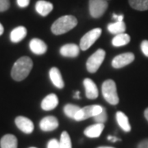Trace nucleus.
<instances>
[{"mask_svg":"<svg viewBox=\"0 0 148 148\" xmlns=\"http://www.w3.org/2000/svg\"><path fill=\"white\" fill-rule=\"evenodd\" d=\"M141 49L143 54L148 57V40H143L141 43Z\"/></svg>","mask_w":148,"mask_h":148,"instance_id":"obj_29","label":"nucleus"},{"mask_svg":"<svg viewBox=\"0 0 148 148\" xmlns=\"http://www.w3.org/2000/svg\"><path fill=\"white\" fill-rule=\"evenodd\" d=\"M102 94L108 103L113 106H116L119 102V98L117 93V87L115 82L113 80L105 81L102 84Z\"/></svg>","mask_w":148,"mask_h":148,"instance_id":"obj_3","label":"nucleus"},{"mask_svg":"<svg viewBox=\"0 0 148 148\" xmlns=\"http://www.w3.org/2000/svg\"><path fill=\"white\" fill-rule=\"evenodd\" d=\"M118 16H119V15H116L115 13H114V14H113V17H114L115 20H117V19H118Z\"/></svg>","mask_w":148,"mask_h":148,"instance_id":"obj_36","label":"nucleus"},{"mask_svg":"<svg viewBox=\"0 0 148 148\" xmlns=\"http://www.w3.org/2000/svg\"><path fill=\"white\" fill-rule=\"evenodd\" d=\"M58 120L54 116H46L40 122V127L44 132H51L58 127Z\"/></svg>","mask_w":148,"mask_h":148,"instance_id":"obj_10","label":"nucleus"},{"mask_svg":"<svg viewBox=\"0 0 148 148\" xmlns=\"http://www.w3.org/2000/svg\"><path fill=\"white\" fill-rule=\"evenodd\" d=\"M103 109H104V107L99 106V105H92V106H88L83 107V108H81L74 117V120L82 121V120L87 119L91 117L93 118V117L98 115L99 114H101Z\"/></svg>","mask_w":148,"mask_h":148,"instance_id":"obj_4","label":"nucleus"},{"mask_svg":"<svg viewBox=\"0 0 148 148\" xmlns=\"http://www.w3.org/2000/svg\"><path fill=\"white\" fill-rule=\"evenodd\" d=\"M77 25V20L74 16L66 15L59 17L51 27V31L54 35H62L67 33Z\"/></svg>","mask_w":148,"mask_h":148,"instance_id":"obj_2","label":"nucleus"},{"mask_svg":"<svg viewBox=\"0 0 148 148\" xmlns=\"http://www.w3.org/2000/svg\"><path fill=\"white\" fill-rule=\"evenodd\" d=\"M4 32V28L3 27V25L0 23V36H2L3 35V33Z\"/></svg>","mask_w":148,"mask_h":148,"instance_id":"obj_34","label":"nucleus"},{"mask_svg":"<svg viewBox=\"0 0 148 148\" xmlns=\"http://www.w3.org/2000/svg\"><path fill=\"white\" fill-rule=\"evenodd\" d=\"M32 67L33 62L31 58L27 56L21 57L16 60L12 69V77L16 82H21L22 80L26 79L31 73Z\"/></svg>","mask_w":148,"mask_h":148,"instance_id":"obj_1","label":"nucleus"},{"mask_svg":"<svg viewBox=\"0 0 148 148\" xmlns=\"http://www.w3.org/2000/svg\"><path fill=\"white\" fill-rule=\"evenodd\" d=\"M107 139L109 140V141H111L112 143H116L118 141H121V139L119 138H117V137H114V136H108V138Z\"/></svg>","mask_w":148,"mask_h":148,"instance_id":"obj_32","label":"nucleus"},{"mask_svg":"<svg viewBox=\"0 0 148 148\" xmlns=\"http://www.w3.org/2000/svg\"><path fill=\"white\" fill-rule=\"evenodd\" d=\"M135 58V56L132 53L127 52V53H123L115 56L114 59L112 60V67L114 69H122L125 66L133 62Z\"/></svg>","mask_w":148,"mask_h":148,"instance_id":"obj_8","label":"nucleus"},{"mask_svg":"<svg viewBox=\"0 0 148 148\" xmlns=\"http://www.w3.org/2000/svg\"><path fill=\"white\" fill-rule=\"evenodd\" d=\"M129 4L135 10H148V0H129Z\"/></svg>","mask_w":148,"mask_h":148,"instance_id":"obj_23","label":"nucleus"},{"mask_svg":"<svg viewBox=\"0 0 148 148\" xmlns=\"http://www.w3.org/2000/svg\"><path fill=\"white\" fill-rule=\"evenodd\" d=\"M101 28H95L85 34L80 40V49L82 50H86L100 38L101 35Z\"/></svg>","mask_w":148,"mask_h":148,"instance_id":"obj_6","label":"nucleus"},{"mask_svg":"<svg viewBox=\"0 0 148 148\" xmlns=\"http://www.w3.org/2000/svg\"><path fill=\"white\" fill-rule=\"evenodd\" d=\"M130 40H131L130 36L125 32L118 34V35H115V36L113 38L112 45L115 47H121V46H124L127 45L130 42Z\"/></svg>","mask_w":148,"mask_h":148,"instance_id":"obj_21","label":"nucleus"},{"mask_svg":"<svg viewBox=\"0 0 148 148\" xmlns=\"http://www.w3.org/2000/svg\"><path fill=\"white\" fill-rule=\"evenodd\" d=\"M1 148H17V139L12 134H6L0 140Z\"/></svg>","mask_w":148,"mask_h":148,"instance_id":"obj_19","label":"nucleus"},{"mask_svg":"<svg viewBox=\"0 0 148 148\" xmlns=\"http://www.w3.org/2000/svg\"><path fill=\"white\" fill-rule=\"evenodd\" d=\"M47 148H60L59 142L57 139H51L47 144Z\"/></svg>","mask_w":148,"mask_h":148,"instance_id":"obj_28","label":"nucleus"},{"mask_svg":"<svg viewBox=\"0 0 148 148\" xmlns=\"http://www.w3.org/2000/svg\"><path fill=\"white\" fill-rule=\"evenodd\" d=\"M105 128L104 123H95L87 127L84 130L85 136L89 138H99Z\"/></svg>","mask_w":148,"mask_h":148,"instance_id":"obj_15","label":"nucleus"},{"mask_svg":"<svg viewBox=\"0 0 148 148\" xmlns=\"http://www.w3.org/2000/svg\"><path fill=\"white\" fill-rule=\"evenodd\" d=\"M106 58V51L99 49L93 53L86 61V69L90 73H94L100 69L101 65Z\"/></svg>","mask_w":148,"mask_h":148,"instance_id":"obj_5","label":"nucleus"},{"mask_svg":"<svg viewBox=\"0 0 148 148\" xmlns=\"http://www.w3.org/2000/svg\"><path fill=\"white\" fill-rule=\"evenodd\" d=\"M17 5L19 6L20 8H26L29 5L30 3V0H16Z\"/></svg>","mask_w":148,"mask_h":148,"instance_id":"obj_30","label":"nucleus"},{"mask_svg":"<svg viewBox=\"0 0 148 148\" xmlns=\"http://www.w3.org/2000/svg\"><path fill=\"white\" fill-rule=\"evenodd\" d=\"M108 31L110 32L111 34L114 35H118V34H121L124 33L126 30V25L125 23L123 21H116L114 23H110L108 25Z\"/></svg>","mask_w":148,"mask_h":148,"instance_id":"obj_22","label":"nucleus"},{"mask_svg":"<svg viewBox=\"0 0 148 148\" xmlns=\"http://www.w3.org/2000/svg\"><path fill=\"white\" fill-rule=\"evenodd\" d=\"M107 113H106V108L103 109V110L101 114H99L98 115L93 117V119L96 123H105L107 121Z\"/></svg>","mask_w":148,"mask_h":148,"instance_id":"obj_26","label":"nucleus"},{"mask_svg":"<svg viewBox=\"0 0 148 148\" xmlns=\"http://www.w3.org/2000/svg\"><path fill=\"white\" fill-rule=\"evenodd\" d=\"M58 105V98L55 94H49L43 99L41 102V108L45 111L54 110Z\"/></svg>","mask_w":148,"mask_h":148,"instance_id":"obj_14","label":"nucleus"},{"mask_svg":"<svg viewBox=\"0 0 148 148\" xmlns=\"http://www.w3.org/2000/svg\"><path fill=\"white\" fill-rule=\"evenodd\" d=\"M53 8V6L51 3L47 2V1H44V0L38 1L36 4V10L42 16H47L48 14H49L52 12Z\"/></svg>","mask_w":148,"mask_h":148,"instance_id":"obj_17","label":"nucleus"},{"mask_svg":"<svg viewBox=\"0 0 148 148\" xmlns=\"http://www.w3.org/2000/svg\"><path fill=\"white\" fill-rule=\"evenodd\" d=\"M108 8L107 0H90L89 11L90 16L94 18H99L104 15Z\"/></svg>","mask_w":148,"mask_h":148,"instance_id":"obj_7","label":"nucleus"},{"mask_svg":"<svg viewBox=\"0 0 148 148\" xmlns=\"http://www.w3.org/2000/svg\"><path fill=\"white\" fill-rule=\"evenodd\" d=\"M80 109L81 108L78 106L73 105V104H68V105H66V106H64V114L69 118L74 119V117H75L76 114L78 112Z\"/></svg>","mask_w":148,"mask_h":148,"instance_id":"obj_24","label":"nucleus"},{"mask_svg":"<svg viewBox=\"0 0 148 148\" xmlns=\"http://www.w3.org/2000/svg\"><path fill=\"white\" fill-rule=\"evenodd\" d=\"M30 148H36V147H30Z\"/></svg>","mask_w":148,"mask_h":148,"instance_id":"obj_38","label":"nucleus"},{"mask_svg":"<svg viewBox=\"0 0 148 148\" xmlns=\"http://www.w3.org/2000/svg\"><path fill=\"white\" fill-rule=\"evenodd\" d=\"M116 120L119 127H121L124 132H128L131 131V125L129 123L128 118L124 113H123L121 111H118L116 113Z\"/></svg>","mask_w":148,"mask_h":148,"instance_id":"obj_20","label":"nucleus"},{"mask_svg":"<svg viewBox=\"0 0 148 148\" xmlns=\"http://www.w3.org/2000/svg\"><path fill=\"white\" fill-rule=\"evenodd\" d=\"M83 85L86 89V95L88 99L94 100L96 99L99 95L98 88L95 83L90 78H86L83 81Z\"/></svg>","mask_w":148,"mask_h":148,"instance_id":"obj_11","label":"nucleus"},{"mask_svg":"<svg viewBox=\"0 0 148 148\" xmlns=\"http://www.w3.org/2000/svg\"><path fill=\"white\" fill-rule=\"evenodd\" d=\"M138 148H148V139L143 140L138 144Z\"/></svg>","mask_w":148,"mask_h":148,"instance_id":"obj_31","label":"nucleus"},{"mask_svg":"<svg viewBox=\"0 0 148 148\" xmlns=\"http://www.w3.org/2000/svg\"><path fill=\"white\" fill-rule=\"evenodd\" d=\"M30 49L32 53L37 55H42L46 53L47 51V45L46 44L41 40L40 39L34 38L30 42Z\"/></svg>","mask_w":148,"mask_h":148,"instance_id":"obj_12","label":"nucleus"},{"mask_svg":"<svg viewBox=\"0 0 148 148\" xmlns=\"http://www.w3.org/2000/svg\"><path fill=\"white\" fill-rule=\"evenodd\" d=\"M10 7L9 0H0V12H5Z\"/></svg>","mask_w":148,"mask_h":148,"instance_id":"obj_27","label":"nucleus"},{"mask_svg":"<svg viewBox=\"0 0 148 148\" xmlns=\"http://www.w3.org/2000/svg\"><path fill=\"white\" fill-rule=\"evenodd\" d=\"M97 148H114V147H97Z\"/></svg>","mask_w":148,"mask_h":148,"instance_id":"obj_37","label":"nucleus"},{"mask_svg":"<svg viewBox=\"0 0 148 148\" xmlns=\"http://www.w3.org/2000/svg\"><path fill=\"white\" fill-rule=\"evenodd\" d=\"M49 78L56 87L63 89L64 87V82L59 69L57 68H52L49 70Z\"/></svg>","mask_w":148,"mask_h":148,"instance_id":"obj_16","label":"nucleus"},{"mask_svg":"<svg viewBox=\"0 0 148 148\" xmlns=\"http://www.w3.org/2000/svg\"><path fill=\"white\" fill-rule=\"evenodd\" d=\"M15 123L21 132L26 134H31L34 131V123L33 122L27 117L18 116L15 119Z\"/></svg>","mask_w":148,"mask_h":148,"instance_id":"obj_9","label":"nucleus"},{"mask_svg":"<svg viewBox=\"0 0 148 148\" xmlns=\"http://www.w3.org/2000/svg\"><path fill=\"white\" fill-rule=\"evenodd\" d=\"M60 54L64 57L75 58L80 53V47L75 44H67L63 45L60 49Z\"/></svg>","mask_w":148,"mask_h":148,"instance_id":"obj_13","label":"nucleus"},{"mask_svg":"<svg viewBox=\"0 0 148 148\" xmlns=\"http://www.w3.org/2000/svg\"><path fill=\"white\" fill-rule=\"evenodd\" d=\"M27 34V28L24 27H17L14 28L10 34V40L12 43H18L21 41Z\"/></svg>","mask_w":148,"mask_h":148,"instance_id":"obj_18","label":"nucleus"},{"mask_svg":"<svg viewBox=\"0 0 148 148\" xmlns=\"http://www.w3.org/2000/svg\"><path fill=\"white\" fill-rule=\"evenodd\" d=\"M59 146L60 148H72V141L70 136L68 132L64 131L62 132L61 137H60V141H59Z\"/></svg>","mask_w":148,"mask_h":148,"instance_id":"obj_25","label":"nucleus"},{"mask_svg":"<svg viewBox=\"0 0 148 148\" xmlns=\"http://www.w3.org/2000/svg\"><path fill=\"white\" fill-rule=\"evenodd\" d=\"M73 97L75 99H81V96H80V91H76L75 94H74Z\"/></svg>","mask_w":148,"mask_h":148,"instance_id":"obj_33","label":"nucleus"},{"mask_svg":"<svg viewBox=\"0 0 148 148\" xmlns=\"http://www.w3.org/2000/svg\"><path fill=\"white\" fill-rule=\"evenodd\" d=\"M144 116L146 118V119L148 121V108L146 109V110L144 111Z\"/></svg>","mask_w":148,"mask_h":148,"instance_id":"obj_35","label":"nucleus"}]
</instances>
